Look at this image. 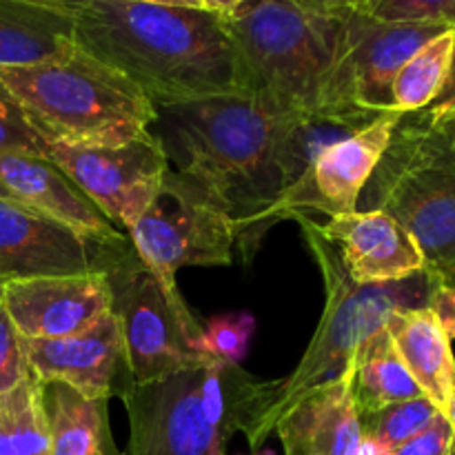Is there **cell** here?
I'll return each instance as SVG.
<instances>
[{
    "label": "cell",
    "instance_id": "obj_1",
    "mask_svg": "<svg viewBox=\"0 0 455 455\" xmlns=\"http://www.w3.org/2000/svg\"><path fill=\"white\" fill-rule=\"evenodd\" d=\"M83 52L136 83L158 105L238 92L225 18L133 0H60Z\"/></svg>",
    "mask_w": 455,
    "mask_h": 455
},
{
    "label": "cell",
    "instance_id": "obj_2",
    "mask_svg": "<svg viewBox=\"0 0 455 455\" xmlns=\"http://www.w3.org/2000/svg\"><path fill=\"white\" fill-rule=\"evenodd\" d=\"M156 111L151 132L169 167L234 220L240 247L284 191L275 163L280 116L240 92L169 102Z\"/></svg>",
    "mask_w": 455,
    "mask_h": 455
},
{
    "label": "cell",
    "instance_id": "obj_3",
    "mask_svg": "<svg viewBox=\"0 0 455 455\" xmlns=\"http://www.w3.org/2000/svg\"><path fill=\"white\" fill-rule=\"evenodd\" d=\"M274 389L275 380L220 360L132 387L123 395L129 416L123 455H227L235 431L251 434Z\"/></svg>",
    "mask_w": 455,
    "mask_h": 455
},
{
    "label": "cell",
    "instance_id": "obj_4",
    "mask_svg": "<svg viewBox=\"0 0 455 455\" xmlns=\"http://www.w3.org/2000/svg\"><path fill=\"white\" fill-rule=\"evenodd\" d=\"M302 227L309 251L324 280V311L318 329L307 347L298 367L287 378L275 380L269 404L247 443L253 451L267 443L275 425L289 407L307 391L315 389L329 380H336L349 367V360L364 340L387 327L389 318L398 311L429 307L438 275L434 269H422L409 278L380 284H355L347 274L340 253L311 227L307 216L296 218Z\"/></svg>",
    "mask_w": 455,
    "mask_h": 455
},
{
    "label": "cell",
    "instance_id": "obj_5",
    "mask_svg": "<svg viewBox=\"0 0 455 455\" xmlns=\"http://www.w3.org/2000/svg\"><path fill=\"white\" fill-rule=\"evenodd\" d=\"M0 80L47 145L120 147L151 133L158 118L136 83L78 44L60 60L4 67Z\"/></svg>",
    "mask_w": 455,
    "mask_h": 455
},
{
    "label": "cell",
    "instance_id": "obj_6",
    "mask_svg": "<svg viewBox=\"0 0 455 455\" xmlns=\"http://www.w3.org/2000/svg\"><path fill=\"white\" fill-rule=\"evenodd\" d=\"M342 20L314 16L287 0H244L225 18L238 92L275 116L318 109L340 49Z\"/></svg>",
    "mask_w": 455,
    "mask_h": 455
},
{
    "label": "cell",
    "instance_id": "obj_7",
    "mask_svg": "<svg viewBox=\"0 0 455 455\" xmlns=\"http://www.w3.org/2000/svg\"><path fill=\"white\" fill-rule=\"evenodd\" d=\"M363 196L364 212H385L413 235L429 269L455 267V147L440 120L403 114Z\"/></svg>",
    "mask_w": 455,
    "mask_h": 455
},
{
    "label": "cell",
    "instance_id": "obj_8",
    "mask_svg": "<svg viewBox=\"0 0 455 455\" xmlns=\"http://www.w3.org/2000/svg\"><path fill=\"white\" fill-rule=\"evenodd\" d=\"M127 235L138 258L158 280L187 345L200 355L203 324L178 291L176 274L185 267L231 265V249L235 244L234 220L194 182L169 167L158 196L129 227Z\"/></svg>",
    "mask_w": 455,
    "mask_h": 455
},
{
    "label": "cell",
    "instance_id": "obj_9",
    "mask_svg": "<svg viewBox=\"0 0 455 455\" xmlns=\"http://www.w3.org/2000/svg\"><path fill=\"white\" fill-rule=\"evenodd\" d=\"M96 265L109 283L111 314L118 320L133 387L207 363L187 345L158 280L138 258L129 235L98 244Z\"/></svg>",
    "mask_w": 455,
    "mask_h": 455
},
{
    "label": "cell",
    "instance_id": "obj_10",
    "mask_svg": "<svg viewBox=\"0 0 455 455\" xmlns=\"http://www.w3.org/2000/svg\"><path fill=\"white\" fill-rule=\"evenodd\" d=\"M400 118L403 114L398 109L385 111L373 118L367 127L327 147L256 222L251 234L240 244L244 260H253L262 235L275 222L296 220L300 216L309 218L311 213L333 218L358 212L360 196L385 156Z\"/></svg>",
    "mask_w": 455,
    "mask_h": 455
},
{
    "label": "cell",
    "instance_id": "obj_11",
    "mask_svg": "<svg viewBox=\"0 0 455 455\" xmlns=\"http://www.w3.org/2000/svg\"><path fill=\"white\" fill-rule=\"evenodd\" d=\"M449 29L447 22H385L351 13L342 20L340 49L320 107L391 111L394 80L404 62Z\"/></svg>",
    "mask_w": 455,
    "mask_h": 455
},
{
    "label": "cell",
    "instance_id": "obj_12",
    "mask_svg": "<svg viewBox=\"0 0 455 455\" xmlns=\"http://www.w3.org/2000/svg\"><path fill=\"white\" fill-rule=\"evenodd\" d=\"M47 160L124 231L154 203L169 172L167 154L154 132L120 147L47 145Z\"/></svg>",
    "mask_w": 455,
    "mask_h": 455
},
{
    "label": "cell",
    "instance_id": "obj_13",
    "mask_svg": "<svg viewBox=\"0 0 455 455\" xmlns=\"http://www.w3.org/2000/svg\"><path fill=\"white\" fill-rule=\"evenodd\" d=\"M29 371L43 385L60 382L84 398H123L132 389L123 338L116 315L107 314L93 327L65 338H22Z\"/></svg>",
    "mask_w": 455,
    "mask_h": 455
},
{
    "label": "cell",
    "instance_id": "obj_14",
    "mask_svg": "<svg viewBox=\"0 0 455 455\" xmlns=\"http://www.w3.org/2000/svg\"><path fill=\"white\" fill-rule=\"evenodd\" d=\"M0 298L18 333L36 340L74 336L111 311V289L100 269L16 280L3 284Z\"/></svg>",
    "mask_w": 455,
    "mask_h": 455
},
{
    "label": "cell",
    "instance_id": "obj_15",
    "mask_svg": "<svg viewBox=\"0 0 455 455\" xmlns=\"http://www.w3.org/2000/svg\"><path fill=\"white\" fill-rule=\"evenodd\" d=\"M98 244L20 203L0 198V287L96 271Z\"/></svg>",
    "mask_w": 455,
    "mask_h": 455
},
{
    "label": "cell",
    "instance_id": "obj_16",
    "mask_svg": "<svg viewBox=\"0 0 455 455\" xmlns=\"http://www.w3.org/2000/svg\"><path fill=\"white\" fill-rule=\"evenodd\" d=\"M311 227L338 249L355 284L394 283L427 269V258L413 235L385 212L358 209L327 222L311 220Z\"/></svg>",
    "mask_w": 455,
    "mask_h": 455
},
{
    "label": "cell",
    "instance_id": "obj_17",
    "mask_svg": "<svg viewBox=\"0 0 455 455\" xmlns=\"http://www.w3.org/2000/svg\"><path fill=\"white\" fill-rule=\"evenodd\" d=\"M0 198L34 209L89 243H111L124 235L74 180L43 156L0 151Z\"/></svg>",
    "mask_w": 455,
    "mask_h": 455
},
{
    "label": "cell",
    "instance_id": "obj_18",
    "mask_svg": "<svg viewBox=\"0 0 455 455\" xmlns=\"http://www.w3.org/2000/svg\"><path fill=\"white\" fill-rule=\"evenodd\" d=\"M274 434L283 443L284 455H360L363 427L349 369L298 398Z\"/></svg>",
    "mask_w": 455,
    "mask_h": 455
},
{
    "label": "cell",
    "instance_id": "obj_19",
    "mask_svg": "<svg viewBox=\"0 0 455 455\" xmlns=\"http://www.w3.org/2000/svg\"><path fill=\"white\" fill-rule=\"evenodd\" d=\"M76 49L60 0H0V69L60 60Z\"/></svg>",
    "mask_w": 455,
    "mask_h": 455
},
{
    "label": "cell",
    "instance_id": "obj_20",
    "mask_svg": "<svg viewBox=\"0 0 455 455\" xmlns=\"http://www.w3.org/2000/svg\"><path fill=\"white\" fill-rule=\"evenodd\" d=\"M385 329L422 395L444 411L455 394V358L434 311L429 307L398 311Z\"/></svg>",
    "mask_w": 455,
    "mask_h": 455
},
{
    "label": "cell",
    "instance_id": "obj_21",
    "mask_svg": "<svg viewBox=\"0 0 455 455\" xmlns=\"http://www.w3.org/2000/svg\"><path fill=\"white\" fill-rule=\"evenodd\" d=\"M380 114L364 109H336V107H318L307 114L280 116L275 163L284 189L291 187L327 147L367 127Z\"/></svg>",
    "mask_w": 455,
    "mask_h": 455
},
{
    "label": "cell",
    "instance_id": "obj_22",
    "mask_svg": "<svg viewBox=\"0 0 455 455\" xmlns=\"http://www.w3.org/2000/svg\"><path fill=\"white\" fill-rule=\"evenodd\" d=\"M49 455H123L109 429V400L84 398L60 382L43 385Z\"/></svg>",
    "mask_w": 455,
    "mask_h": 455
},
{
    "label": "cell",
    "instance_id": "obj_23",
    "mask_svg": "<svg viewBox=\"0 0 455 455\" xmlns=\"http://www.w3.org/2000/svg\"><path fill=\"white\" fill-rule=\"evenodd\" d=\"M347 369L351 373V394L360 416L422 395L387 329L364 340Z\"/></svg>",
    "mask_w": 455,
    "mask_h": 455
},
{
    "label": "cell",
    "instance_id": "obj_24",
    "mask_svg": "<svg viewBox=\"0 0 455 455\" xmlns=\"http://www.w3.org/2000/svg\"><path fill=\"white\" fill-rule=\"evenodd\" d=\"M0 455H49L43 382L34 373L0 394Z\"/></svg>",
    "mask_w": 455,
    "mask_h": 455
},
{
    "label": "cell",
    "instance_id": "obj_25",
    "mask_svg": "<svg viewBox=\"0 0 455 455\" xmlns=\"http://www.w3.org/2000/svg\"><path fill=\"white\" fill-rule=\"evenodd\" d=\"M453 27L418 49L394 80V109L416 114L427 109L443 92L451 65Z\"/></svg>",
    "mask_w": 455,
    "mask_h": 455
},
{
    "label": "cell",
    "instance_id": "obj_26",
    "mask_svg": "<svg viewBox=\"0 0 455 455\" xmlns=\"http://www.w3.org/2000/svg\"><path fill=\"white\" fill-rule=\"evenodd\" d=\"M438 413L440 409L425 395L389 404V407L378 409L367 416H360L363 438L385 449H394L427 429Z\"/></svg>",
    "mask_w": 455,
    "mask_h": 455
},
{
    "label": "cell",
    "instance_id": "obj_27",
    "mask_svg": "<svg viewBox=\"0 0 455 455\" xmlns=\"http://www.w3.org/2000/svg\"><path fill=\"white\" fill-rule=\"evenodd\" d=\"M256 331V318L249 311L216 315L203 327L198 354L207 360H220L227 364H238L247 358Z\"/></svg>",
    "mask_w": 455,
    "mask_h": 455
},
{
    "label": "cell",
    "instance_id": "obj_28",
    "mask_svg": "<svg viewBox=\"0 0 455 455\" xmlns=\"http://www.w3.org/2000/svg\"><path fill=\"white\" fill-rule=\"evenodd\" d=\"M0 151H20L47 158V142L31 124L18 98L0 80Z\"/></svg>",
    "mask_w": 455,
    "mask_h": 455
},
{
    "label": "cell",
    "instance_id": "obj_29",
    "mask_svg": "<svg viewBox=\"0 0 455 455\" xmlns=\"http://www.w3.org/2000/svg\"><path fill=\"white\" fill-rule=\"evenodd\" d=\"M453 0H367V13L385 22H447Z\"/></svg>",
    "mask_w": 455,
    "mask_h": 455
},
{
    "label": "cell",
    "instance_id": "obj_30",
    "mask_svg": "<svg viewBox=\"0 0 455 455\" xmlns=\"http://www.w3.org/2000/svg\"><path fill=\"white\" fill-rule=\"evenodd\" d=\"M29 373L22 336L13 327L12 318L3 305V298H0V394L13 389Z\"/></svg>",
    "mask_w": 455,
    "mask_h": 455
},
{
    "label": "cell",
    "instance_id": "obj_31",
    "mask_svg": "<svg viewBox=\"0 0 455 455\" xmlns=\"http://www.w3.org/2000/svg\"><path fill=\"white\" fill-rule=\"evenodd\" d=\"M455 449V429L443 411L431 420L427 429L407 443L387 449V455H451Z\"/></svg>",
    "mask_w": 455,
    "mask_h": 455
},
{
    "label": "cell",
    "instance_id": "obj_32",
    "mask_svg": "<svg viewBox=\"0 0 455 455\" xmlns=\"http://www.w3.org/2000/svg\"><path fill=\"white\" fill-rule=\"evenodd\" d=\"M293 7L323 18H342L351 13H367V0H287Z\"/></svg>",
    "mask_w": 455,
    "mask_h": 455
},
{
    "label": "cell",
    "instance_id": "obj_33",
    "mask_svg": "<svg viewBox=\"0 0 455 455\" xmlns=\"http://www.w3.org/2000/svg\"><path fill=\"white\" fill-rule=\"evenodd\" d=\"M429 309L434 311L438 323L443 324L449 340H455V287L444 283H435L434 293H431Z\"/></svg>",
    "mask_w": 455,
    "mask_h": 455
},
{
    "label": "cell",
    "instance_id": "obj_34",
    "mask_svg": "<svg viewBox=\"0 0 455 455\" xmlns=\"http://www.w3.org/2000/svg\"><path fill=\"white\" fill-rule=\"evenodd\" d=\"M422 111H427V114L434 116V118H443V116L455 114V27H453L451 65H449V74H447V80H444V87L443 92L438 93V98H435V100Z\"/></svg>",
    "mask_w": 455,
    "mask_h": 455
},
{
    "label": "cell",
    "instance_id": "obj_35",
    "mask_svg": "<svg viewBox=\"0 0 455 455\" xmlns=\"http://www.w3.org/2000/svg\"><path fill=\"white\" fill-rule=\"evenodd\" d=\"M243 3L244 0H204V7H207V12L218 13L220 18H227L231 16V13H234Z\"/></svg>",
    "mask_w": 455,
    "mask_h": 455
},
{
    "label": "cell",
    "instance_id": "obj_36",
    "mask_svg": "<svg viewBox=\"0 0 455 455\" xmlns=\"http://www.w3.org/2000/svg\"><path fill=\"white\" fill-rule=\"evenodd\" d=\"M133 3L160 4V7H178V9H204V0H133Z\"/></svg>",
    "mask_w": 455,
    "mask_h": 455
},
{
    "label": "cell",
    "instance_id": "obj_37",
    "mask_svg": "<svg viewBox=\"0 0 455 455\" xmlns=\"http://www.w3.org/2000/svg\"><path fill=\"white\" fill-rule=\"evenodd\" d=\"M431 118H434V116H431ZM435 120H440V123H443V127H444V132H447L449 140H451V145L455 147V114L443 116V118H435Z\"/></svg>",
    "mask_w": 455,
    "mask_h": 455
},
{
    "label": "cell",
    "instance_id": "obj_38",
    "mask_svg": "<svg viewBox=\"0 0 455 455\" xmlns=\"http://www.w3.org/2000/svg\"><path fill=\"white\" fill-rule=\"evenodd\" d=\"M435 275H438L440 283L455 287V267H451V269H444V271H435Z\"/></svg>",
    "mask_w": 455,
    "mask_h": 455
},
{
    "label": "cell",
    "instance_id": "obj_39",
    "mask_svg": "<svg viewBox=\"0 0 455 455\" xmlns=\"http://www.w3.org/2000/svg\"><path fill=\"white\" fill-rule=\"evenodd\" d=\"M444 416L449 418V420H451V425H453V429H455V394H453V398L449 400V404H447V409H444Z\"/></svg>",
    "mask_w": 455,
    "mask_h": 455
},
{
    "label": "cell",
    "instance_id": "obj_40",
    "mask_svg": "<svg viewBox=\"0 0 455 455\" xmlns=\"http://www.w3.org/2000/svg\"><path fill=\"white\" fill-rule=\"evenodd\" d=\"M447 25L455 27V0H453V4L449 7V12H447Z\"/></svg>",
    "mask_w": 455,
    "mask_h": 455
},
{
    "label": "cell",
    "instance_id": "obj_41",
    "mask_svg": "<svg viewBox=\"0 0 455 455\" xmlns=\"http://www.w3.org/2000/svg\"><path fill=\"white\" fill-rule=\"evenodd\" d=\"M251 455H275V451H271V449H258V451H253Z\"/></svg>",
    "mask_w": 455,
    "mask_h": 455
},
{
    "label": "cell",
    "instance_id": "obj_42",
    "mask_svg": "<svg viewBox=\"0 0 455 455\" xmlns=\"http://www.w3.org/2000/svg\"><path fill=\"white\" fill-rule=\"evenodd\" d=\"M451 455H455V449H453V451H451Z\"/></svg>",
    "mask_w": 455,
    "mask_h": 455
}]
</instances>
